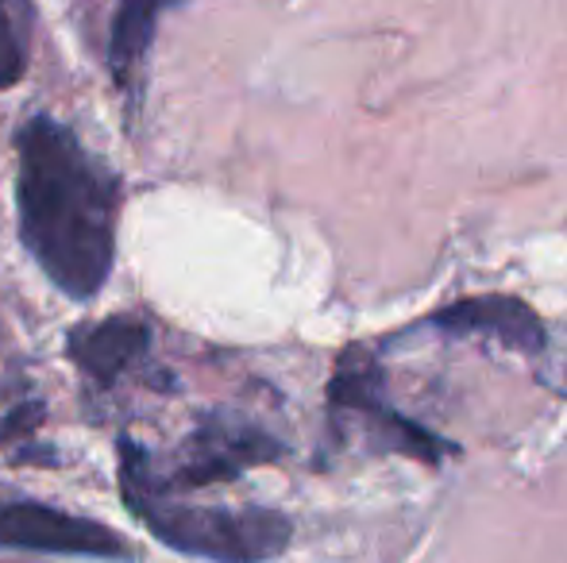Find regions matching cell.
<instances>
[{
    "label": "cell",
    "instance_id": "obj_6",
    "mask_svg": "<svg viewBox=\"0 0 567 563\" xmlns=\"http://www.w3.org/2000/svg\"><path fill=\"white\" fill-rule=\"evenodd\" d=\"M405 332H441L455 340H491L509 352H522L525 359H540L548 355V332L545 321L525 305L522 298L509 293H483V298H460L452 305L436 309V313L421 316Z\"/></svg>",
    "mask_w": 567,
    "mask_h": 563
},
{
    "label": "cell",
    "instance_id": "obj_5",
    "mask_svg": "<svg viewBox=\"0 0 567 563\" xmlns=\"http://www.w3.org/2000/svg\"><path fill=\"white\" fill-rule=\"evenodd\" d=\"M0 549L47 552V556H85V560L132 556V544L113 525L54 510L47 502H0Z\"/></svg>",
    "mask_w": 567,
    "mask_h": 563
},
{
    "label": "cell",
    "instance_id": "obj_2",
    "mask_svg": "<svg viewBox=\"0 0 567 563\" xmlns=\"http://www.w3.org/2000/svg\"><path fill=\"white\" fill-rule=\"evenodd\" d=\"M120 494L132 518L155 541L182 556L209 563H267L290 549L293 525L267 505H186L151 487V456L124 436L120 440Z\"/></svg>",
    "mask_w": 567,
    "mask_h": 563
},
{
    "label": "cell",
    "instance_id": "obj_7",
    "mask_svg": "<svg viewBox=\"0 0 567 563\" xmlns=\"http://www.w3.org/2000/svg\"><path fill=\"white\" fill-rule=\"evenodd\" d=\"M182 0H116L113 20H109V46L105 62L113 74L116 93L127 101V108H140L143 82H147V59L155 46L158 23Z\"/></svg>",
    "mask_w": 567,
    "mask_h": 563
},
{
    "label": "cell",
    "instance_id": "obj_9",
    "mask_svg": "<svg viewBox=\"0 0 567 563\" xmlns=\"http://www.w3.org/2000/svg\"><path fill=\"white\" fill-rule=\"evenodd\" d=\"M31 28H35L31 0H0V90H12L28 74Z\"/></svg>",
    "mask_w": 567,
    "mask_h": 563
},
{
    "label": "cell",
    "instance_id": "obj_1",
    "mask_svg": "<svg viewBox=\"0 0 567 563\" xmlns=\"http://www.w3.org/2000/svg\"><path fill=\"white\" fill-rule=\"evenodd\" d=\"M20 240L47 282L90 301L113 274L120 178L62 121L35 113L16 132Z\"/></svg>",
    "mask_w": 567,
    "mask_h": 563
},
{
    "label": "cell",
    "instance_id": "obj_3",
    "mask_svg": "<svg viewBox=\"0 0 567 563\" xmlns=\"http://www.w3.org/2000/svg\"><path fill=\"white\" fill-rule=\"evenodd\" d=\"M329 417L337 436L355 432L363 451L374 456H405L425 467H441L455 456V444L436 436L402 409H394L382 390V367L367 347H348L329 383Z\"/></svg>",
    "mask_w": 567,
    "mask_h": 563
},
{
    "label": "cell",
    "instance_id": "obj_4",
    "mask_svg": "<svg viewBox=\"0 0 567 563\" xmlns=\"http://www.w3.org/2000/svg\"><path fill=\"white\" fill-rule=\"evenodd\" d=\"M282 456H286V444L278 436H270L267 428L231 414H213L182 444L171 471L155 475V463H151V487L163 490V494H182V490L239 479L251 467L278 463Z\"/></svg>",
    "mask_w": 567,
    "mask_h": 563
},
{
    "label": "cell",
    "instance_id": "obj_10",
    "mask_svg": "<svg viewBox=\"0 0 567 563\" xmlns=\"http://www.w3.org/2000/svg\"><path fill=\"white\" fill-rule=\"evenodd\" d=\"M564 383H567V352H564Z\"/></svg>",
    "mask_w": 567,
    "mask_h": 563
},
{
    "label": "cell",
    "instance_id": "obj_8",
    "mask_svg": "<svg viewBox=\"0 0 567 563\" xmlns=\"http://www.w3.org/2000/svg\"><path fill=\"white\" fill-rule=\"evenodd\" d=\"M147 344L151 329L140 316H105V321L78 324L66 336V355L93 386L109 390L124 371H132L147 355Z\"/></svg>",
    "mask_w": 567,
    "mask_h": 563
}]
</instances>
